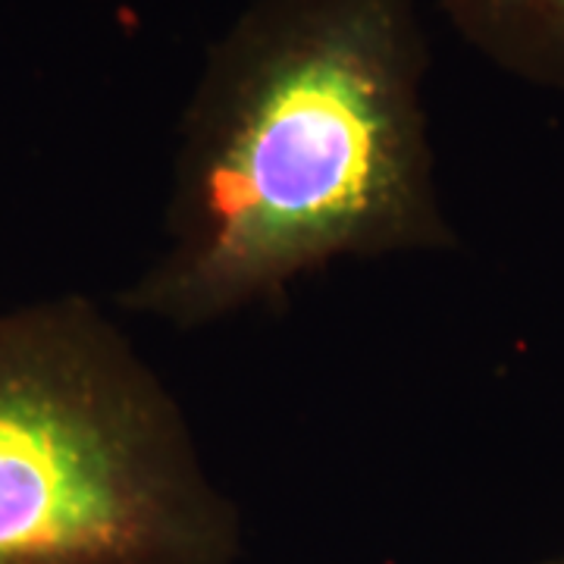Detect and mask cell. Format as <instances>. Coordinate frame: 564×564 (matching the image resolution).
I'll return each mask as SVG.
<instances>
[{"label":"cell","instance_id":"6da1fadb","mask_svg":"<svg viewBox=\"0 0 564 564\" xmlns=\"http://www.w3.org/2000/svg\"><path fill=\"white\" fill-rule=\"evenodd\" d=\"M423 82L414 0H251L204 57L122 311L198 329L343 258L452 248Z\"/></svg>","mask_w":564,"mask_h":564},{"label":"cell","instance_id":"277c9868","mask_svg":"<svg viewBox=\"0 0 564 564\" xmlns=\"http://www.w3.org/2000/svg\"><path fill=\"white\" fill-rule=\"evenodd\" d=\"M536 564H564V549H558V552H552L549 558H543V562Z\"/></svg>","mask_w":564,"mask_h":564},{"label":"cell","instance_id":"3957f363","mask_svg":"<svg viewBox=\"0 0 564 564\" xmlns=\"http://www.w3.org/2000/svg\"><path fill=\"white\" fill-rule=\"evenodd\" d=\"M474 51L508 76L564 95V0H436Z\"/></svg>","mask_w":564,"mask_h":564},{"label":"cell","instance_id":"7a4b0ae2","mask_svg":"<svg viewBox=\"0 0 564 564\" xmlns=\"http://www.w3.org/2000/svg\"><path fill=\"white\" fill-rule=\"evenodd\" d=\"M180 402L82 295L0 311V564H239Z\"/></svg>","mask_w":564,"mask_h":564}]
</instances>
